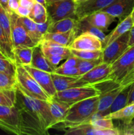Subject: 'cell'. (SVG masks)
<instances>
[{"label": "cell", "mask_w": 134, "mask_h": 135, "mask_svg": "<svg viewBox=\"0 0 134 135\" xmlns=\"http://www.w3.org/2000/svg\"><path fill=\"white\" fill-rule=\"evenodd\" d=\"M72 55L81 59L93 60L102 57V50H70Z\"/></svg>", "instance_id": "33"}, {"label": "cell", "mask_w": 134, "mask_h": 135, "mask_svg": "<svg viewBox=\"0 0 134 135\" xmlns=\"http://www.w3.org/2000/svg\"><path fill=\"white\" fill-rule=\"evenodd\" d=\"M131 88H132V84L125 86L122 90V91L118 94L115 100H114L111 106L108 109V114L116 112L127 105Z\"/></svg>", "instance_id": "27"}, {"label": "cell", "mask_w": 134, "mask_h": 135, "mask_svg": "<svg viewBox=\"0 0 134 135\" xmlns=\"http://www.w3.org/2000/svg\"><path fill=\"white\" fill-rule=\"evenodd\" d=\"M14 13L17 15H18L20 17H28L29 14H30V9L20 5L19 7L17 9V10Z\"/></svg>", "instance_id": "42"}, {"label": "cell", "mask_w": 134, "mask_h": 135, "mask_svg": "<svg viewBox=\"0 0 134 135\" xmlns=\"http://www.w3.org/2000/svg\"><path fill=\"white\" fill-rule=\"evenodd\" d=\"M133 135H134V131H133Z\"/></svg>", "instance_id": "54"}, {"label": "cell", "mask_w": 134, "mask_h": 135, "mask_svg": "<svg viewBox=\"0 0 134 135\" xmlns=\"http://www.w3.org/2000/svg\"><path fill=\"white\" fill-rule=\"evenodd\" d=\"M133 123H134V115H133Z\"/></svg>", "instance_id": "53"}, {"label": "cell", "mask_w": 134, "mask_h": 135, "mask_svg": "<svg viewBox=\"0 0 134 135\" xmlns=\"http://www.w3.org/2000/svg\"><path fill=\"white\" fill-rule=\"evenodd\" d=\"M76 32H77V36L82 32L90 33L101 40V42H102V44H103L106 36L103 31L100 30L98 28L90 25L84 19L78 20V22L77 26H76Z\"/></svg>", "instance_id": "28"}, {"label": "cell", "mask_w": 134, "mask_h": 135, "mask_svg": "<svg viewBox=\"0 0 134 135\" xmlns=\"http://www.w3.org/2000/svg\"><path fill=\"white\" fill-rule=\"evenodd\" d=\"M49 104L51 115H52L54 121H55V125L53 127L54 128L56 125L63 122L68 110H69L70 105L67 104L66 103H64L58 100L55 97H52L50 99L49 101Z\"/></svg>", "instance_id": "20"}, {"label": "cell", "mask_w": 134, "mask_h": 135, "mask_svg": "<svg viewBox=\"0 0 134 135\" xmlns=\"http://www.w3.org/2000/svg\"><path fill=\"white\" fill-rule=\"evenodd\" d=\"M112 121V119L106 117H96L93 115L90 121H89V123L96 127L101 128V129H112L115 128Z\"/></svg>", "instance_id": "38"}, {"label": "cell", "mask_w": 134, "mask_h": 135, "mask_svg": "<svg viewBox=\"0 0 134 135\" xmlns=\"http://www.w3.org/2000/svg\"><path fill=\"white\" fill-rule=\"evenodd\" d=\"M0 89H17V80L15 76L0 71Z\"/></svg>", "instance_id": "37"}, {"label": "cell", "mask_w": 134, "mask_h": 135, "mask_svg": "<svg viewBox=\"0 0 134 135\" xmlns=\"http://www.w3.org/2000/svg\"><path fill=\"white\" fill-rule=\"evenodd\" d=\"M64 134L68 135H120L121 131L118 128L107 129L93 126L89 123L74 127L63 129Z\"/></svg>", "instance_id": "13"}, {"label": "cell", "mask_w": 134, "mask_h": 135, "mask_svg": "<svg viewBox=\"0 0 134 135\" xmlns=\"http://www.w3.org/2000/svg\"><path fill=\"white\" fill-rule=\"evenodd\" d=\"M0 51L5 57L15 63L13 46L9 42L6 34L1 26H0Z\"/></svg>", "instance_id": "31"}, {"label": "cell", "mask_w": 134, "mask_h": 135, "mask_svg": "<svg viewBox=\"0 0 134 135\" xmlns=\"http://www.w3.org/2000/svg\"><path fill=\"white\" fill-rule=\"evenodd\" d=\"M133 27V21L131 18V14L126 17L123 19L121 20L120 22L118 23L116 27L106 36L103 45L104 47L107 46L112 42L123 35V34L127 32L130 31L131 28Z\"/></svg>", "instance_id": "22"}, {"label": "cell", "mask_w": 134, "mask_h": 135, "mask_svg": "<svg viewBox=\"0 0 134 135\" xmlns=\"http://www.w3.org/2000/svg\"><path fill=\"white\" fill-rule=\"evenodd\" d=\"M116 17L106 12L99 11L87 16L83 19L102 31L106 32L108 30L110 25L116 21Z\"/></svg>", "instance_id": "19"}, {"label": "cell", "mask_w": 134, "mask_h": 135, "mask_svg": "<svg viewBox=\"0 0 134 135\" xmlns=\"http://www.w3.org/2000/svg\"><path fill=\"white\" fill-rule=\"evenodd\" d=\"M131 104H134V83L132 84V88H131V92H130V98H129L127 105Z\"/></svg>", "instance_id": "46"}, {"label": "cell", "mask_w": 134, "mask_h": 135, "mask_svg": "<svg viewBox=\"0 0 134 135\" xmlns=\"http://www.w3.org/2000/svg\"><path fill=\"white\" fill-rule=\"evenodd\" d=\"M99 95V92L96 87L94 85L89 84L56 92V94L53 97H55L63 102L66 103L69 105H72V104L85 99L98 96Z\"/></svg>", "instance_id": "4"}, {"label": "cell", "mask_w": 134, "mask_h": 135, "mask_svg": "<svg viewBox=\"0 0 134 135\" xmlns=\"http://www.w3.org/2000/svg\"><path fill=\"white\" fill-rule=\"evenodd\" d=\"M133 8L134 0H114L110 5L101 11L120 18L121 21L130 15Z\"/></svg>", "instance_id": "15"}, {"label": "cell", "mask_w": 134, "mask_h": 135, "mask_svg": "<svg viewBox=\"0 0 134 135\" xmlns=\"http://www.w3.org/2000/svg\"><path fill=\"white\" fill-rule=\"evenodd\" d=\"M76 36L77 32L76 28H75L65 32H46L43 35L42 40H51L64 47H68Z\"/></svg>", "instance_id": "23"}, {"label": "cell", "mask_w": 134, "mask_h": 135, "mask_svg": "<svg viewBox=\"0 0 134 135\" xmlns=\"http://www.w3.org/2000/svg\"><path fill=\"white\" fill-rule=\"evenodd\" d=\"M0 4L7 13L10 11L9 7H8V0H0Z\"/></svg>", "instance_id": "47"}, {"label": "cell", "mask_w": 134, "mask_h": 135, "mask_svg": "<svg viewBox=\"0 0 134 135\" xmlns=\"http://www.w3.org/2000/svg\"><path fill=\"white\" fill-rule=\"evenodd\" d=\"M28 17L36 23H43L48 20L47 9L42 4L35 2L30 10Z\"/></svg>", "instance_id": "29"}, {"label": "cell", "mask_w": 134, "mask_h": 135, "mask_svg": "<svg viewBox=\"0 0 134 135\" xmlns=\"http://www.w3.org/2000/svg\"><path fill=\"white\" fill-rule=\"evenodd\" d=\"M49 25L50 21L49 20H47L46 22H43V23H37V30H38V32L39 33V35L42 36V39L43 35L46 32H47V30H48Z\"/></svg>", "instance_id": "41"}, {"label": "cell", "mask_w": 134, "mask_h": 135, "mask_svg": "<svg viewBox=\"0 0 134 135\" xmlns=\"http://www.w3.org/2000/svg\"><path fill=\"white\" fill-rule=\"evenodd\" d=\"M0 128L8 133L22 135L17 107L0 105Z\"/></svg>", "instance_id": "9"}, {"label": "cell", "mask_w": 134, "mask_h": 135, "mask_svg": "<svg viewBox=\"0 0 134 135\" xmlns=\"http://www.w3.org/2000/svg\"><path fill=\"white\" fill-rule=\"evenodd\" d=\"M77 3L75 0H60L47 5L50 23L66 18H76Z\"/></svg>", "instance_id": "5"}, {"label": "cell", "mask_w": 134, "mask_h": 135, "mask_svg": "<svg viewBox=\"0 0 134 135\" xmlns=\"http://www.w3.org/2000/svg\"><path fill=\"white\" fill-rule=\"evenodd\" d=\"M8 14L11 21V40L13 48L18 46L34 47L37 46L22 25L19 16L12 11H10Z\"/></svg>", "instance_id": "6"}, {"label": "cell", "mask_w": 134, "mask_h": 135, "mask_svg": "<svg viewBox=\"0 0 134 135\" xmlns=\"http://www.w3.org/2000/svg\"><path fill=\"white\" fill-rule=\"evenodd\" d=\"M78 61L79 58L74 56V55L72 54L70 56H69L66 59V61L64 63H63L60 66L64 67H77Z\"/></svg>", "instance_id": "40"}, {"label": "cell", "mask_w": 134, "mask_h": 135, "mask_svg": "<svg viewBox=\"0 0 134 135\" xmlns=\"http://www.w3.org/2000/svg\"><path fill=\"white\" fill-rule=\"evenodd\" d=\"M111 71V64L102 61L90 71L80 76V79L87 84L95 85L109 80Z\"/></svg>", "instance_id": "11"}, {"label": "cell", "mask_w": 134, "mask_h": 135, "mask_svg": "<svg viewBox=\"0 0 134 135\" xmlns=\"http://www.w3.org/2000/svg\"><path fill=\"white\" fill-rule=\"evenodd\" d=\"M78 20L74 18H66L50 23L47 32H65L76 28Z\"/></svg>", "instance_id": "25"}, {"label": "cell", "mask_w": 134, "mask_h": 135, "mask_svg": "<svg viewBox=\"0 0 134 135\" xmlns=\"http://www.w3.org/2000/svg\"><path fill=\"white\" fill-rule=\"evenodd\" d=\"M68 47L70 50H102L103 44L95 36L82 32L74 38Z\"/></svg>", "instance_id": "12"}, {"label": "cell", "mask_w": 134, "mask_h": 135, "mask_svg": "<svg viewBox=\"0 0 134 135\" xmlns=\"http://www.w3.org/2000/svg\"><path fill=\"white\" fill-rule=\"evenodd\" d=\"M0 26L6 34L9 42L12 45L11 30V21L9 15L5 9L0 4Z\"/></svg>", "instance_id": "35"}, {"label": "cell", "mask_w": 134, "mask_h": 135, "mask_svg": "<svg viewBox=\"0 0 134 135\" xmlns=\"http://www.w3.org/2000/svg\"><path fill=\"white\" fill-rule=\"evenodd\" d=\"M75 1H76V2L77 3V4H80L81 3L87 1V0H75Z\"/></svg>", "instance_id": "51"}, {"label": "cell", "mask_w": 134, "mask_h": 135, "mask_svg": "<svg viewBox=\"0 0 134 135\" xmlns=\"http://www.w3.org/2000/svg\"><path fill=\"white\" fill-rule=\"evenodd\" d=\"M34 47L28 46H18L14 47L13 51L16 65H20L22 66L30 65Z\"/></svg>", "instance_id": "24"}, {"label": "cell", "mask_w": 134, "mask_h": 135, "mask_svg": "<svg viewBox=\"0 0 134 135\" xmlns=\"http://www.w3.org/2000/svg\"><path fill=\"white\" fill-rule=\"evenodd\" d=\"M60 1V0H45L46 3H47V5H48V4L56 2V1Z\"/></svg>", "instance_id": "49"}, {"label": "cell", "mask_w": 134, "mask_h": 135, "mask_svg": "<svg viewBox=\"0 0 134 135\" xmlns=\"http://www.w3.org/2000/svg\"><path fill=\"white\" fill-rule=\"evenodd\" d=\"M15 77L17 80V89L21 92L33 98L49 101L51 98L49 97L24 66L17 65Z\"/></svg>", "instance_id": "3"}, {"label": "cell", "mask_w": 134, "mask_h": 135, "mask_svg": "<svg viewBox=\"0 0 134 135\" xmlns=\"http://www.w3.org/2000/svg\"><path fill=\"white\" fill-rule=\"evenodd\" d=\"M131 18H132V21H133V26H134V8L133 9L132 12H131Z\"/></svg>", "instance_id": "50"}, {"label": "cell", "mask_w": 134, "mask_h": 135, "mask_svg": "<svg viewBox=\"0 0 134 135\" xmlns=\"http://www.w3.org/2000/svg\"><path fill=\"white\" fill-rule=\"evenodd\" d=\"M114 0H87L78 4L76 8V18L81 20L87 16L102 10L110 5Z\"/></svg>", "instance_id": "16"}, {"label": "cell", "mask_w": 134, "mask_h": 135, "mask_svg": "<svg viewBox=\"0 0 134 135\" xmlns=\"http://www.w3.org/2000/svg\"><path fill=\"white\" fill-rule=\"evenodd\" d=\"M51 77L56 92L65 90L74 87L89 85L83 80H80V77L64 76V75H58L54 73H51Z\"/></svg>", "instance_id": "17"}, {"label": "cell", "mask_w": 134, "mask_h": 135, "mask_svg": "<svg viewBox=\"0 0 134 135\" xmlns=\"http://www.w3.org/2000/svg\"><path fill=\"white\" fill-rule=\"evenodd\" d=\"M17 102V89H0V105L14 107Z\"/></svg>", "instance_id": "32"}, {"label": "cell", "mask_w": 134, "mask_h": 135, "mask_svg": "<svg viewBox=\"0 0 134 135\" xmlns=\"http://www.w3.org/2000/svg\"><path fill=\"white\" fill-rule=\"evenodd\" d=\"M20 21L22 22V25L24 26L26 30H27L29 36L32 38L34 43L36 45L40 44L42 40V36L39 34L37 30V23L30 19L28 17H20Z\"/></svg>", "instance_id": "30"}, {"label": "cell", "mask_w": 134, "mask_h": 135, "mask_svg": "<svg viewBox=\"0 0 134 135\" xmlns=\"http://www.w3.org/2000/svg\"><path fill=\"white\" fill-rule=\"evenodd\" d=\"M39 44L45 56L55 69L61 61L66 59L72 55L69 47H64L53 41L42 40Z\"/></svg>", "instance_id": "8"}, {"label": "cell", "mask_w": 134, "mask_h": 135, "mask_svg": "<svg viewBox=\"0 0 134 135\" xmlns=\"http://www.w3.org/2000/svg\"><path fill=\"white\" fill-rule=\"evenodd\" d=\"M134 45V26H133L130 30V37H129L128 46L129 47Z\"/></svg>", "instance_id": "45"}, {"label": "cell", "mask_w": 134, "mask_h": 135, "mask_svg": "<svg viewBox=\"0 0 134 135\" xmlns=\"http://www.w3.org/2000/svg\"><path fill=\"white\" fill-rule=\"evenodd\" d=\"M35 3V0H20V3L21 6H23L31 10Z\"/></svg>", "instance_id": "44"}, {"label": "cell", "mask_w": 134, "mask_h": 135, "mask_svg": "<svg viewBox=\"0 0 134 135\" xmlns=\"http://www.w3.org/2000/svg\"><path fill=\"white\" fill-rule=\"evenodd\" d=\"M124 87L120 85L111 88L99 95L98 103V113L99 117H105L108 115V109L111 106L114 100Z\"/></svg>", "instance_id": "18"}, {"label": "cell", "mask_w": 134, "mask_h": 135, "mask_svg": "<svg viewBox=\"0 0 134 135\" xmlns=\"http://www.w3.org/2000/svg\"><path fill=\"white\" fill-rule=\"evenodd\" d=\"M133 127V131H134V123H133V127Z\"/></svg>", "instance_id": "52"}, {"label": "cell", "mask_w": 134, "mask_h": 135, "mask_svg": "<svg viewBox=\"0 0 134 135\" xmlns=\"http://www.w3.org/2000/svg\"><path fill=\"white\" fill-rule=\"evenodd\" d=\"M20 0H8V7L9 10L15 12L20 5Z\"/></svg>", "instance_id": "43"}, {"label": "cell", "mask_w": 134, "mask_h": 135, "mask_svg": "<svg viewBox=\"0 0 134 135\" xmlns=\"http://www.w3.org/2000/svg\"><path fill=\"white\" fill-rule=\"evenodd\" d=\"M99 96L80 101L70 105L65 119L54 128L60 130L87 123L98 111Z\"/></svg>", "instance_id": "2"}, {"label": "cell", "mask_w": 134, "mask_h": 135, "mask_svg": "<svg viewBox=\"0 0 134 135\" xmlns=\"http://www.w3.org/2000/svg\"><path fill=\"white\" fill-rule=\"evenodd\" d=\"M24 67L35 79L37 83L42 87L45 92L48 95L49 97L51 98L55 96L56 90L53 82L51 73L34 68L31 65H26Z\"/></svg>", "instance_id": "14"}, {"label": "cell", "mask_w": 134, "mask_h": 135, "mask_svg": "<svg viewBox=\"0 0 134 135\" xmlns=\"http://www.w3.org/2000/svg\"><path fill=\"white\" fill-rule=\"evenodd\" d=\"M130 31L123 34L116 40L102 49V61L112 64L116 61L127 49Z\"/></svg>", "instance_id": "10"}, {"label": "cell", "mask_w": 134, "mask_h": 135, "mask_svg": "<svg viewBox=\"0 0 134 135\" xmlns=\"http://www.w3.org/2000/svg\"><path fill=\"white\" fill-rule=\"evenodd\" d=\"M134 65V45L129 47L116 61L111 64V73L109 80L119 83Z\"/></svg>", "instance_id": "7"}, {"label": "cell", "mask_w": 134, "mask_h": 135, "mask_svg": "<svg viewBox=\"0 0 134 135\" xmlns=\"http://www.w3.org/2000/svg\"><path fill=\"white\" fill-rule=\"evenodd\" d=\"M134 115V104H129L123 107L122 109L109 113L105 117L110 118L112 120H120L124 123H131L133 122Z\"/></svg>", "instance_id": "26"}, {"label": "cell", "mask_w": 134, "mask_h": 135, "mask_svg": "<svg viewBox=\"0 0 134 135\" xmlns=\"http://www.w3.org/2000/svg\"><path fill=\"white\" fill-rule=\"evenodd\" d=\"M32 67L38 69L42 70L46 72L52 73L55 71V68L49 63L42 51L40 44H38L34 47L32 54L31 65Z\"/></svg>", "instance_id": "21"}, {"label": "cell", "mask_w": 134, "mask_h": 135, "mask_svg": "<svg viewBox=\"0 0 134 135\" xmlns=\"http://www.w3.org/2000/svg\"><path fill=\"white\" fill-rule=\"evenodd\" d=\"M101 62H102V57L97 59H93V60H85V59H81L79 58L77 68L78 69L80 76L90 71L93 67H95Z\"/></svg>", "instance_id": "36"}, {"label": "cell", "mask_w": 134, "mask_h": 135, "mask_svg": "<svg viewBox=\"0 0 134 135\" xmlns=\"http://www.w3.org/2000/svg\"><path fill=\"white\" fill-rule=\"evenodd\" d=\"M17 65L0 51V71L15 76Z\"/></svg>", "instance_id": "34"}, {"label": "cell", "mask_w": 134, "mask_h": 135, "mask_svg": "<svg viewBox=\"0 0 134 135\" xmlns=\"http://www.w3.org/2000/svg\"><path fill=\"white\" fill-rule=\"evenodd\" d=\"M54 73L58 74L64 76H74V77H80L78 69L76 67H64L59 66L55 69Z\"/></svg>", "instance_id": "39"}, {"label": "cell", "mask_w": 134, "mask_h": 135, "mask_svg": "<svg viewBox=\"0 0 134 135\" xmlns=\"http://www.w3.org/2000/svg\"><path fill=\"white\" fill-rule=\"evenodd\" d=\"M20 127L22 134L45 135L48 131L43 128L38 113L32 105L29 97L17 89V102Z\"/></svg>", "instance_id": "1"}, {"label": "cell", "mask_w": 134, "mask_h": 135, "mask_svg": "<svg viewBox=\"0 0 134 135\" xmlns=\"http://www.w3.org/2000/svg\"><path fill=\"white\" fill-rule=\"evenodd\" d=\"M35 2L39 3L42 4V5L45 7H47V3H46L45 0H35Z\"/></svg>", "instance_id": "48"}]
</instances>
